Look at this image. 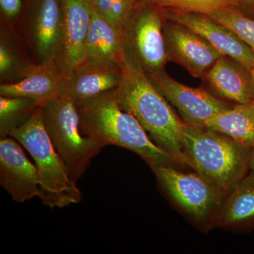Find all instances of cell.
Listing matches in <instances>:
<instances>
[{
    "instance_id": "13",
    "label": "cell",
    "mask_w": 254,
    "mask_h": 254,
    "mask_svg": "<svg viewBox=\"0 0 254 254\" xmlns=\"http://www.w3.org/2000/svg\"><path fill=\"white\" fill-rule=\"evenodd\" d=\"M61 41L55 62L62 75L86 60V43L93 6L92 0H63Z\"/></svg>"
},
{
    "instance_id": "19",
    "label": "cell",
    "mask_w": 254,
    "mask_h": 254,
    "mask_svg": "<svg viewBox=\"0 0 254 254\" xmlns=\"http://www.w3.org/2000/svg\"><path fill=\"white\" fill-rule=\"evenodd\" d=\"M205 127L225 133L240 144L254 148V100L217 114Z\"/></svg>"
},
{
    "instance_id": "26",
    "label": "cell",
    "mask_w": 254,
    "mask_h": 254,
    "mask_svg": "<svg viewBox=\"0 0 254 254\" xmlns=\"http://www.w3.org/2000/svg\"><path fill=\"white\" fill-rule=\"evenodd\" d=\"M240 5L254 13V0H241Z\"/></svg>"
},
{
    "instance_id": "22",
    "label": "cell",
    "mask_w": 254,
    "mask_h": 254,
    "mask_svg": "<svg viewBox=\"0 0 254 254\" xmlns=\"http://www.w3.org/2000/svg\"><path fill=\"white\" fill-rule=\"evenodd\" d=\"M209 16L232 30L254 53V18L246 16L235 6L223 8Z\"/></svg>"
},
{
    "instance_id": "4",
    "label": "cell",
    "mask_w": 254,
    "mask_h": 254,
    "mask_svg": "<svg viewBox=\"0 0 254 254\" xmlns=\"http://www.w3.org/2000/svg\"><path fill=\"white\" fill-rule=\"evenodd\" d=\"M31 155L40 180L38 198L50 208H63L82 199L81 190L70 178L67 170L55 150L43 123L40 107L27 121L10 132Z\"/></svg>"
},
{
    "instance_id": "15",
    "label": "cell",
    "mask_w": 254,
    "mask_h": 254,
    "mask_svg": "<svg viewBox=\"0 0 254 254\" xmlns=\"http://www.w3.org/2000/svg\"><path fill=\"white\" fill-rule=\"evenodd\" d=\"M205 76L214 91L230 101L242 104L254 100L252 71L230 57L222 56Z\"/></svg>"
},
{
    "instance_id": "12",
    "label": "cell",
    "mask_w": 254,
    "mask_h": 254,
    "mask_svg": "<svg viewBox=\"0 0 254 254\" xmlns=\"http://www.w3.org/2000/svg\"><path fill=\"white\" fill-rule=\"evenodd\" d=\"M163 18L186 26L213 46L222 55L236 60L252 71L254 53L230 28L206 15L164 9Z\"/></svg>"
},
{
    "instance_id": "27",
    "label": "cell",
    "mask_w": 254,
    "mask_h": 254,
    "mask_svg": "<svg viewBox=\"0 0 254 254\" xmlns=\"http://www.w3.org/2000/svg\"><path fill=\"white\" fill-rule=\"evenodd\" d=\"M156 0H137L139 5H153L154 4Z\"/></svg>"
},
{
    "instance_id": "29",
    "label": "cell",
    "mask_w": 254,
    "mask_h": 254,
    "mask_svg": "<svg viewBox=\"0 0 254 254\" xmlns=\"http://www.w3.org/2000/svg\"><path fill=\"white\" fill-rule=\"evenodd\" d=\"M252 76H253V78L254 79V67L253 68H252Z\"/></svg>"
},
{
    "instance_id": "2",
    "label": "cell",
    "mask_w": 254,
    "mask_h": 254,
    "mask_svg": "<svg viewBox=\"0 0 254 254\" xmlns=\"http://www.w3.org/2000/svg\"><path fill=\"white\" fill-rule=\"evenodd\" d=\"M76 106L81 134L103 148L116 145L131 150L141 157L150 168L181 165L173 155L150 139L131 114L120 108L114 90Z\"/></svg>"
},
{
    "instance_id": "14",
    "label": "cell",
    "mask_w": 254,
    "mask_h": 254,
    "mask_svg": "<svg viewBox=\"0 0 254 254\" xmlns=\"http://www.w3.org/2000/svg\"><path fill=\"white\" fill-rule=\"evenodd\" d=\"M20 78L19 81L1 84L0 95L30 98L41 107L60 96L62 73L54 60L27 65Z\"/></svg>"
},
{
    "instance_id": "28",
    "label": "cell",
    "mask_w": 254,
    "mask_h": 254,
    "mask_svg": "<svg viewBox=\"0 0 254 254\" xmlns=\"http://www.w3.org/2000/svg\"><path fill=\"white\" fill-rule=\"evenodd\" d=\"M250 168L251 170H254V148L251 150Z\"/></svg>"
},
{
    "instance_id": "21",
    "label": "cell",
    "mask_w": 254,
    "mask_h": 254,
    "mask_svg": "<svg viewBox=\"0 0 254 254\" xmlns=\"http://www.w3.org/2000/svg\"><path fill=\"white\" fill-rule=\"evenodd\" d=\"M94 9L125 36L138 7L137 0H92Z\"/></svg>"
},
{
    "instance_id": "9",
    "label": "cell",
    "mask_w": 254,
    "mask_h": 254,
    "mask_svg": "<svg viewBox=\"0 0 254 254\" xmlns=\"http://www.w3.org/2000/svg\"><path fill=\"white\" fill-rule=\"evenodd\" d=\"M122 78L121 64L107 60H85L62 75L60 96L69 98L77 105L116 89Z\"/></svg>"
},
{
    "instance_id": "11",
    "label": "cell",
    "mask_w": 254,
    "mask_h": 254,
    "mask_svg": "<svg viewBox=\"0 0 254 254\" xmlns=\"http://www.w3.org/2000/svg\"><path fill=\"white\" fill-rule=\"evenodd\" d=\"M21 146L11 136L0 140V185L17 203L38 197L40 192L36 166L28 160Z\"/></svg>"
},
{
    "instance_id": "16",
    "label": "cell",
    "mask_w": 254,
    "mask_h": 254,
    "mask_svg": "<svg viewBox=\"0 0 254 254\" xmlns=\"http://www.w3.org/2000/svg\"><path fill=\"white\" fill-rule=\"evenodd\" d=\"M63 20V0L37 1L32 35L41 62L55 60L61 41Z\"/></svg>"
},
{
    "instance_id": "8",
    "label": "cell",
    "mask_w": 254,
    "mask_h": 254,
    "mask_svg": "<svg viewBox=\"0 0 254 254\" xmlns=\"http://www.w3.org/2000/svg\"><path fill=\"white\" fill-rule=\"evenodd\" d=\"M158 91L180 113L190 126L205 127L217 114L230 108L202 88H191L170 77L164 71L147 73Z\"/></svg>"
},
{
    "instance_id": "7",
    "label": "cell",
    "mask_w": 254,
    "mask_h": 254,
    "mask_svg": "<svg viewBox=\"0 0 254 254\" xmlns=\"http://www.w3.org/2000/svg\"><path fill=\"white\" fill-rule=\"evenodd\" d=\"M153 5H138L125 33V47L136 56L146 73L163 70L168 57L163 15Z\"/></svg>"
},
{
    "instance_id": "20",
    "label": "cell",
    "mask_w": 254,
    "mask_h": 254,
    "mask_svg": "<svg viewBox=\"0 0 254 254\" xmlns=\"http://www.w3.org/2000/svg\"><path fill=\"white\" fill-rule=\"evenodd\" d=\"M40 107L30 98L0 96L1 138L9 136L12 130L26 123Z\"/></svg>"
},
{
    "instance_id": "23",
    "label": "cell",
    "mask_w": 254,
    "mask_h": 254,
    "mask_svg": "<svg viewBox=\"0 0 254 254\" xmlns=\"http://www.w3.org/2000/svg\"><path fill=\"white\" fill-rule=\"evenodd\" d=\"M241 0H156L154 6L210 16L218 10L228 6H239Z\"/></svg>"
},
{
    "instance_id": "24",
    "label": "cell",
    "mask_w": 254,
    "mask_h": 254,
    "mask_svg": "<svg viewBox=\"0 0 254 254\" xmlns=\"http://www.w3.org/2000/svg\"><path fill=\"white\" fill-rule=\"evenodd\" d=\"M17 65V58L14 53L2 40L0 44V74L6 76L13 71Z\"/></svg>"
},
{
    "instance_id": "17",
    "label": "cell",
    "mask_w": 254,
    "mask_h": 254,
    "mask_svg": "<svg viewBox=\"0 0 254 254\" xmlns=\"http://www.w3.org/2000/svg\"><path fill=\"white\" fill-rule=\"evenodd\" d=\"M213 225L241 231L254 230V171L251 170L225 196Z\"/></svg>"
},
{
    "instance_id": "3",
    "label": "cell",
    "mask_w": 254,
    "mask_h": 254,
    "mask_svg": "<svg viewBox=\"0 0 254 254\" xmlns=\"http://www.w3.org/2000/svg\"><path fill=\"white\" fill-rule=\"evenodd\" d=\"M251 150L225 133L206 127H184V165L227 194L250 171Z\"/></svg>"
},
{
    "instance_id": "6",
    "label": "cell",
    "mask_w": 254,
    "mask_h": 254,
    "mask_svg": "<svg viewBox=\"0 0 254 254\" xmlns=\"http://www.w3.org/2000/svg\"><path fill=\"white\" fill-rule=\"evenodd\" d=\"M162 188L189 216L213 224L227 193L197 173H186L175 166L151 167Z\"/></svg>"
},
{
    "instance_id": "25",
    "label": "cell",
    "mask_w": 254,
    "mask_h": 254,
    "mask_svg": "<svg viewBox=\"0 0 254 254\" xmlns=\"http://www.w3.org/2000/svg\"><path fill=\"white\" fill-rule=\"evenodd\" d=\"M0 7L6 18H14L21 13L22 10L21 0H0Z\"/></svg>"
},
{
    "instance_id": "10",
    "label": "cell",
    "mask_w": 254,
    "mask_h": 254,
    "mask_svg": "<svg viewBox=\"0 0 254 254\" xmlns=\"http://www.w3.org/2000/svg\"><path fill=\"white\" fill-rule=\"evenodd\" d=\"M168 59L183 66L192 76L201 78L223 55L206 40L180 23H163Z\"/></svg>"
},
{
    "instance_id": "1",
    "label": "cell",
    "mask_w": 254,
    "mask_h": 254,
    "mask_svg": "<svg viewBox=\"0 0 254 254\" xmlns=\"http://www.w3.org/2000/svg\"><path fill=\"white\" fill-rule=\"evenodd\" d=\"M123 78L114 90L120 108L131 114L150 139L184 165L182 133L186 124L150 81L136 56L125 47Z\"/></svg>"
},
{
    "instance_id": "5",
    "label": "cell",
    "mask_w": 254,
    "mask_h": 254,
    "mask_svg": "<svg viewBox=\"0 0 254 254\" xmlns=\"http://www.w3.org/2000/svg\"><path fill=\"white\" fill-rule=\"evenodd\" d=\"M42 108L47 133L70 178L76 183L103 148L81 134L79 114L73 100L60 96Z\"/></svg>"
},
{
    "instance_id": "18",
    "label": "cell",
    "mask_w": 254,
    "mask_h": 254,
    "mask_svg": "<svg viewBox=\"0 0 254 254\" xmlns=\"http://www.w3.org/2000/svg\"><path fill=\"white\" fill-rule=\"evenodd\" d=\"M125 53V36L93 9L86 43V60L121 64Z\"/></svg>"
}]
</instances>
